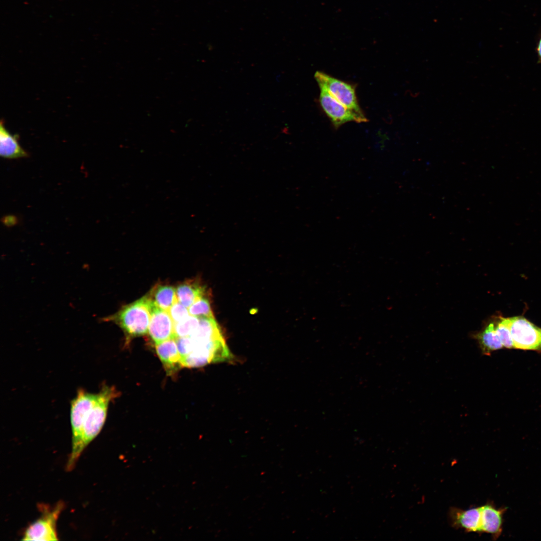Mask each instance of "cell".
<instances>
[{
    "instance_id": "6da1fadb",
    "label": "cell",
    "mask_w": 541,
    "mask_h": 541,
    "mask_svg": "<svg viewBox=\"0 0 541 541\" xmlns=\"http://www.w3.org/2000/svg\"><path fill=\"white\" fill-rule=\"evenodd\" d=\"M117 394L113 387L106 385L97 393L78 389L70 403L72 448L66 465L67 471L74 468L82 451L100 433L109 404Z\"/></svg>"
},
{
    "instance_id": "7a4b0ae2",
    "label": "cell",
    "mask_w": 541,
    "mask_h": 541,
    "mask_svg": "<svg viewBox=\"0 0 541 541\" xmlns=\"http://www.w3.org/2000/svg\"><path fill=\"white\" fill-rule=\"evenodd\" d=\"M152 301L145 296L139 300L123 306L116 313L107 317L102 321L115 322L132 337L146 334L151 316Z\"/></svg>"
},
{
    "instance_id": "3957f363",
    "label": "cell",
    "mask_w": 541,
    "mask_h": 541,
    "mask_svg": "<svg viewBox=\"0 0 541 541\" xmlns=\"http://www.w3.org/2000/svg\"><path fill=\"white\" fill-rule=\"evenodd\" d=\"M314 77L319 86L325 87L335 99L355 114L358 123L368 121L358 103L355 88L352 85L322 72L317 71Z\"/></svg>"
},
{
    "instance_id": "277c9868",
    "label": "cell",
    "mask_w": 541,
    "mask_h": 541,
    "mask_svg": "<svg viewBox=\"0 0 541 541\" xmlns=\"http://www.w3.org/2000/svg\"><path fill=\"white\" fill-rule=\"evenodd\" d=\"M508 319L514 348L541 352V328L522 316Z\"/></svg>"
},
{
    "instance_id": "5b68a950",
    "label": "cell",
    "mask_w": 541,
    "mask_h": 541,
    "mask_svg": "<svg viewBox=\"0 0 541 541\" xmlns=\"http://www.w3.org/2000/svg\"><path fill=\"white\" fill-rule=\"evenodd\" d=\"M63 504L59 502L53 509H44L42 515L25 530L22 540L49 541L58 540L56 523Z\"/></svg>"
},
{
    "instance_id": "8992f818",
    "label": "cell",
    "mask_w": 541,
    "mask_h": 541,
    "mask_svg": "<svg viewBox=\"0 0 541 541\" xmlns=\"http://www.w3.org/2000/svg\"><path fill=\"white\" fill-rule=\"evenodd\" d=\"M148 332L155 344L176 338L174 323L168 311L158 307L152 301Z\"/></svg>"
},
{
    "instance_id": "52a82bcc",
    "label": "cell",
    "mask_w": 541,
    "mask_h": 541,
    "mask_svg": "<svg viewBox=\"0 0 541 541\" xmlns=\"http://www.w3.org/2000/svg\"><path fill=\"white\" fill-rule=\"evenodd\" d=\"M319 87L321 107L336 128L350 121L358 123L356 116L352 111L335 99L325 87Z\"/></svg>"
},
{
    "instance_id": "ba28073f",
    "label": "cell",
    "mask_w": 541,
    "mask_h": 541,
    "mask_svg": "<svg viewBox=\"0 0 541 541\" xmlns=\"http://www.w3.org/2000/svg\"><path fill=\"white\" fill-rule=\"evenodd\" d=\"M449 518L455 528L469 532L481 533V507L465 510L452 507L449 510Z\"/></svg>"
},
{
    "instance_id": "9c48e42d",
    "label": "cell",
    "mask_w": 541,
    "mask_h": 541,
    "mask_svg": "<svg viewBox=\"0 0 541 541\" xmlns=\"http://www.w3.org/2000/svg\"><path fill=\"white\" fill-rule=\"evenodd\" d=\"M156 350L168 374H172L182 367V357L178 349L176 338L156 344Z\"/></svg>"
},
{
    "instance_id": "30bf717a",
    "label": "cell",
    "mask_w": 541,
    "mask_h": 541,
    "mask_svg": "<svg viewBox=\"0 0 541 541\" xmlns=\"http://www.w3.org/2000/svg\"><path fill=\"white\" fill-rule=\"evenodd\" d=\"M0 155L6 159H18L28 156L18 142L17 135H12L6 129L3 120L0 124Z\"/></svg>"
},
{
    "instance_id": "8fae6325",
    "label": "cell",
    "mask_w": 541,
    "mask_h": 541,
    "mask_svg": "<svg viewBox=\"0 0 541 541\" xmlns=\"http://www.w3.org/2000/svg\"><path fill=\"white\" fill-rule=\"evenodd\" d=\"M481 533L498 537L502 531L503 510L496 509L488 504L481 506Z\"/></svg>"
},
{
    "instance_id": "7c38bea8",
    "label": "cell",
    "mask_w": 541,
    "mask_h": 541,
    "mask_svg": "<svg viewBox=\"0 0 541 541\" xmlns=\"http://www.w3.org/2000/svg\"><path fill=\"white\" fill-rule=\"evenodd\" d=\"M178 301L189 308L197 299L206 294V289L196 280L185 281L176 288Z\"/></svg>"
},
{
    "instance_id": "4fadbf2b",
    "label": "cell",
    "mask_w": 541,
    "mask_h": 541,
    "mask_svg": "<svg viewBox=\"0 0 541 541\" xmlns=\"http://www.w3.org/2000/svg\"><path fill=\"white\" fill-rule=\"evenodd\" d=\"M147 296L158 307L167 311L178 301L176 289L167 284L155 285Z\"/></svg>"
},
{
    "instance_id": "5bb4252c",
    "label": "cell",
    "mask_w": 541,
    "mask_h": 541,
    "mask_svg": "<svg viewBox=\"0 0 541 541\" xmlns=\"http://www.w3.org/2000/svg\"><path fill=\"white\" fill-rule=\"evenodd\" d=\"M475 337L484 354L489 355L492 352L503 347L493 322L488 324L481 332L476 334Z\"/></svg>"
},
{
    "instance_id": "9a60e30c",
    "label": "cell",
    "mask_w": 541,
    "mask_h": 541,
    "mask_svg": "<svg viewBox=\"0 0 541 541\" xmlns=\"http://www.w3.org/2000/svg\"><path fill=\"white\" fill-rule=\"evenodd\" d=\"M189 314L198 318H214L210 301L206 294L201 296L188 308Z\"/></svg>"
},
{
    "instance_id": "2e32d148",
    "label": "cell",
    "mask_w": 541,
    "mask_h": 541,
    "mask_svg": "<svg viewBox=\"0 0 541 541\" xmlns=\"http://www.w3.org/2000/svg\"><path fill=\"white\" fill-rule=\"evenodd\" d=\"M199 323V318L189 315L183 320L174 323L175 338L188 337L196 330Z\"/></svg>"
},
{
    "instance_id": "e0dca14e",
    "label": "cell",
    "mask_w": 541,
    "mask_h": 541,
    "mask_svg": "<svg viewBox=\"0 0 541 541\" xmlns=\"http://www.w3.org/2000/svg\"><path fill=\"white\" fill-rule=\"evenodd\" d=\"M495 330L503 347L507 349L514 348L508 317H500L499 321L495 325Z\"/></svg>"
},
{
    "instance_id": "ac0fdd59",
    "label": "cell",
    "mask_w": 541,
    "mask_h": 541,
    "mask_svg": "<svg viewBox=\"0 0 541 541\" xmlns=\"http://www.w3.org/2000/svg\"><path fill=\"white\" fill-rule=\"evenodd\" d=\"M168 312L174 323L183 320L190 315L187 308L178 301L171 306Z\"/></svg>"
},
{
    "instance_id": "d6986e66",
    "label": "cell",
    "mask_w": 541,
    "mask_h": 541,
    "mask_svg": "<svg viewBox=\"0 0 541 541\" xmlns=\"http://www.w3.org/2000/svg\"><path fill=\"white\" fill-rule=\"evenodd\" d=\"M176 340L182 359L193 350L194 342L190 336L177 338Z\"/></svg>"
},
{
    "instance_id": "ffe728a7",
    "label": "cell",
    "mask_w": 541,
    "mask_h": 541,
    "mask_svg": "<svg viewBox=\"0 0 541 541\" xmlns=\"http://www.w3.org/2000/svg\"><path fill=\"white\" fill-rule=\"evenodd\" d=\"M537 53L538 57V61L541 63V36L539 39L537 46Z\"/></svg>"
}]
</instances>
